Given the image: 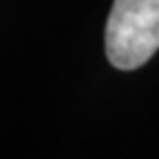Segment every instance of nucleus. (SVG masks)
<instances>
[{"label":"nucleus","instance_id":"f257e3e1","mask_svg":"<svg viewBox=\"0 0 159 159\" xmlns=\"http://www.w3.org/2000/svg\"><path fill=\"white\" fill-rule=\"evenodd\" d=\"M111 64L133 71L159 49V0H115L106 22Z\"/></svg>","mask_w":159,"mask_h":159}]
</instances>
